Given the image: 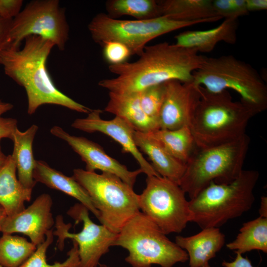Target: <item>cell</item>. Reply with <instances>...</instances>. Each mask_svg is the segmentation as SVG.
<instances>
[{"mask_svg": "<svg viewBox=\"0 0 267 267\" xmlns=\"http://www.w3.org/2000/svg\"><path fill=\"white\" fill-rule=\"evenodd\" d=\"M198 53L166 42L146 45L137 60L109 65V70L116 77L98 85L110 92L129 94L172 80L191 83L206 57Z\"/></svg>", "mask_w": 267, "mask_h": 267, "instance_id": "obj_1", "label": "cell"}, {"mask_svg": "<svg viewBox=\"0 0 267 267\" xmlns=\"http://www.w3.org/2000/svg\"><path fill=\"white\" fill-rule=\"evenodd\" d=\"M24 40L21 49L10 45L5 49L1 53L0 63L5 74L25 89L28 113L32 115L40 106L46 104L82 113L90 112L92 109L60 91L53 83L46 62L54 44L37 36L27 37Z\"/></svg>", "mask_w": 267, "mask_h": 267, "instance_id": "obj_2", "label": "cell"}, {"mask_svg": "<svg viewBox=\"0 0 267 267\" xmlns=\"http://www.w3.org/2000/svg\"><path fill=\"white\" fill-rule=\"evenodd\" d=\"M201 97L189 127L197 148L215 146L237 139L255 114L234 101L227 90L213 92L200 86Z\"/></svg>", "mask_w": 267, "mask_h": 267, "instance_id": "obj_3", "label": "cell"}, {"mask_svg": "<svg viewBox=\"0 0 267 267\" xmlns=\"http://www.w3.org/2000/svg\"><path fill=\"white\" fill-rule=\"evenodd\" d=\"M259 173L243 170L227 184L211 182L189 201L191 222L202 229L221 226L249 211L255 201L254 189Z\"/></svg>", "mask_w": 267, "mask_h": 267, "instance_id": "obj_4", "label": "cell"}, {"mask_svg": "<svg viewBox=\"0 0 267 267\" xmlns=\"http://www.w3.org/2000/svg\"><path fill=\"white\" fill-rule=\"evenodd\" d=\"M192 83L210 92L234 90L255 115L267 108V87L262 77L250 64L233 55L206 56L194 72Z\"/></svg>", "mask_w": 267, "mask_h": 267, "instance_id": "obj_5", "label": "cell"}, {"mask_svg": "<svg viewBox=\"0 0 267 267\" xmlns=\"http://www.w3.org/2000/svg\"><path fill=\"white\" fill-rule=\"evenodd\" d=\"M250 139L244 134L236 140L205 148H196L186 163L179 185L190 199L211 182L227 184L241 174Z\"/></svg>", "mask_w": 267, "mask_h": 267, "instance_id": "obj_6", "label": "cell"}, {"mask_svg": "<svg viewBox=\"0 0 267 267\" xmlns=\"http://www.w3.org/2000/svg\"><path fill=\"white\" fill-rule=\"evenodd\" d=\"M113 246L128 250L125 261L132 267H151L152 265L173 267L188 260L187 253L141 212L122 227Z\"/></svg>", "mask_w": 267, "mask_h": 267, "instance_id": "obj_7", "label": "cell"}, {"mask_svg": "<svg viewBox=\"0 0 267 267\" xmlns=\"http://www.w3.org/2000/svg\"><path fill=\"white\" fill-rule=\"evenodd\" d=\"M72 177L89 194L99 212L101 224L112 231L118 233L140 212L139 195L116 175L75 169Z\"/></svg>", "mask_w": 267, "mask_h": 267, "instance_id": "obj_8", "label": "cell"}, {"mask_svg": "<svg viewBox=\"0 0 267 267\" xmlns=\"http://www.w3.org/2000/svg\"><path fill=\"white\" fill-rule=\"evenodd\" d=\"M218 20L219 18L215 17L180 21L165 16L145 20H122L100 13L92 18L88 27L93 41L100 45L108 41L117 42L126 45L132 55L139 56L149 42L160 36L195 24Z\"/></svg>", "mask_w": 267, "mask_h": 267, "instance_id": "obj_9", "label": "cell"}, {"mask_svg": "<svg viewBox=\"0 0 267 267\" xmlns=\"http://www.w3.org/2000/svg\"><path fill=\"white\" fill-rule=\"evenodd\" d=\"M139 195V206L166 235L179 233L191 222L189 201L177 183L161 176H147Z\"/></svg>", "mask_w": 267, "mask_h": 267, "instance_id": "obj_10", "label": "cell"}, {"mask_svg": "<svg viewBox=\"0 0 267 267\" xmlns=\"http://www.w3.org/2000/svg\"><path fill=\"white\" fill-rule=\"evenodd\" d=\"M69 34L65 10L60 7L58 0H33L12 19L9 34L10 45L19 47L26 37L37 36L51 41L63 50Z\"/></svg>", "mask_w": 267, "mask_h": 267, "instance_id": "obj_11", "label": "cell"}, {"mask_svg": "<svg viewBox=\"0 0 267 267\" xmlns=\"http://www.w3.org/2000/svg\"><path fill=\"white\" fill-rule=\"evenodd\" d=\"M89 211L82 204H77L67 212L76 222H83V229L80 232H69L71 224H65L61 217L57 218L56 230L53 232V235L58 236L60 250L66 238L71 239L77 243L80 267H96L101 257L109 251L118 235L105 225L93 222L89 217Z\"/></svg>", "mask_w": 267, "mask_h": 267, "instance_id": "obj_12", "label": "cell"}, {"mask_svg": "<svg viewBox=\"0 0 267 267\" xmlns=\"http://www.w3.org/2000/svg\"><path fill=\"white\" fill-rule=\"evenodd\" d=\"M165 93L157 119L159 129L190 127L200 97V86L172 80L165 83Z\"/></svg>", "mask_w": 267, "mask_h": 267, "instance_id": "obj_13", "label": "cell"}, {"mask_svg": "<svg viewBox=\"0 0 267 267\" xmlns=\"http://www.w3.org/2000/svg\"><path fill=\"white\" fill-rule=\"evenodd\" d=\"M55 136L66 141L86 164V170L89 172L101 171L116 175L132 187L138 175L143 173L139 168L129 171L127 167L109 156L98 144L83 136L72 135L62 128L53 126L50 130Z\"/></svg>", "mask_w": 267, "mask_h": 267, "instance_id": "obj_14", "label": "cell"}, {"mask_svg": "<svg viewBox=\"0 0 267 267\" xmlns=\"http://www.w3.org/2000/svg\"><path fill=\"white\" fill-rule=\"evenodd\" d=\"M101 112L100 109H92L86 118L75 120L71 126L88 133L99 132L110 136L120 144L123 152L130 153L134 158L147 177L160 176L136 147L134 139L135 130L133 127L118 117L110 120H103L100 117Z\"/></svg>", "mask_w": 267, "mask_h": 267, "instance_id": "obj_15", "label": "cell"}, {"mask_svg": "<svg viewBox=\"0 0 267 267\" xmlns=\"http://www.w3.org/2000/svg\"><path fill=\"white\" fill-rule=\"evenodd\" d=\"M52 205V200L49 194L40 195L27 208L16 214L7 216L1 232L2 234L22 233L38 246L45 241L46 233L53 226Z\"/></svg>", "mask_w": 267, "mask_h": 267, "instance_id": "obj_16", "label": "cell"}, {"mask_svg": "<svg viewBox=\"0 0 267 267\" xmlns=\"http://www.w3.org/2000/svg\"><path fill=\"white\" fill-rule=\"evenodd\" d=\"M175 243L187 253L189 267H202L221 250L225 235L219 228H206L190 236H177Z\"/></svg>", "mask_w": 267, "mask_h": 267, "instance_id": "obj_17", "label": "cell"}, {"mask_svg": "<svg viewBox=\"0 0 267 267\" xmlns=\"http://www.w3.org/2000/svg\"><path fill=\"white\" fill-rule=\"evenodd\" d=\"M237 19H224L221 24L213 29L179 33L175 37V44L197 52H209L221 42L234 44L237 40Z\"/></svg>", "mask_w": 267, "mask_h": 267, "instance_id": "obj_18", "label": "cell"}, {"mask_svg": "<svg viewBox=\"0 0 267 267\" xmlns=\"http://www.w3.org/2000/svg\"><path fill=\"white\" fill-rule=\"evenodd\" d=\"M134 139L139 151L148 157L157 173L179 185L186 164L173 157L148 133L135 131Z\"/></svg>", "mask_w": 267, "mask_h": 267, "instance_id": "obj_19", "label": "cell"}, {"mask_svg": "<svg viewBox=\"0 0 267 267\" xmlns=\"http://www.w3.org/2000/svg\"><path fill=\"white\" fill-rule=\"evenodd\" d=\"M104 111L123 119L136 131L148 133L159 129L157 121L143 111L139 92L129 94L109 92V100Z\"/></svg>", "mask_w": 267, "mask_h": 267, "instance_id": "obj_20", "label": "cell"}, {"mask_svg": "<svg viewBox=\"0 0 267 267\" xmlns=\"http://www.w3.org/2000/svg\"><path fill=\"white\" fill-rule=\"evenodd\" d=\"M35 181L58 190L76 199L99 220V214L85 189L73 177L51 168L43 160H36L33 171Z\"/></svg>", "mask_w": 267, "mask_h": 267, "instance_id": "obj_21", "label": "cell"}, {"mask_svg": "<svg viewBox=\"0 0 267 267\" xmlns=\"http://www.w3.org/2000/svg\"><path fill=\"white\" fill-rule=\"evenodd\" d=\"M16 166L11 154L0 168V205L7 216L23 211L25 202L31 199L32 190L24 187L16 177Z\"/></svg>", "mask_w": 267, "mask_h": 267, "instance_id": "obj_22", "label": "cell"}, {"mask_svg": "<svg viewBox=\"0 0 267 267\" xmlns=\"http://www.w3.org/2000/svg\"><path fill=\"white\" fill-rule=\"evenodd\" d=\"M39 127L32 125L24 132L17 129L11 140L13 142L11 154L16 164L18 178L26 188L33 190L36 182L33 178L36 160L33 152V143Z\"/></svg>", "mask_w": 267, "mask_h": 267, "instance_id": "obj_23", "label": "cell"}, {"mask_svg": "<svg viewBox=\"0 0 267 267\" xmlns=\"http://www.w3.org/2000/svg\"><path fill=\"white\" fill-rule=\"evenodd\" d=\"M157 2L161 16L177 21H197L218 16L211 0H159Z\"/></svg>", "mask_w": 267, "mask_h": 267, "instance_id": "obj_24", "label": "cell"}, {"mask_svg": "<svg viewBox=\"0 0 267 267\" xmlns=\"http://www.w3.org/2000/svg\"><path fill=\"white\" fill-rule=\"evenodd\" d=\"M148 134L173 157L185 164L197 148L189 127L173 130L158 129Z\"/></svg>", "mask_w": 267, "mask_h": 267, "instance_id": "obj_25", "label": "cell"}, {"mask_svg": "<svg viewBox=\"0 0 267 267\" xmlns=\"http://www.w3.org/2000/svg\"><path fill=\"white\" fill-rule=\"evenodd\" d=\"M226 246L241 254L254 250L267 253V218L259 217L244 223L236 238Z\"/></svg>", "mask_w": 267, "mask_h": 267, "instance_id": "obj_26", "label": "cell"}, {"mask_svg": "<svg viewBox=\"0 0 267 267\" xmlns=\"http://www.w3.org/2000/svg\"><path fill=\"white\" fill-rule=\"evenodd\" d=\"M105 6L106 14L113 18L130 16L136 20H145L161 16L155 0H108Z\"/></svg>", "mask_w": 267, "mask_h": 267, "instance_id": "obj_27", "label": "cell"}, {"mask_svg": "<svg viewBox=\"0 0 267 267\" xmlns=\"http://www.w3.org/2000/svg\"><path fill=\"white\" fill-rule=\"evenodd\" d=\"M36 248L35 245L25 238L2 234L0 238V267H20Z\"/></svg>", "mask_w": 267, "mask_h": 267, "instance_id": "obj_28", "label": "cell"}, {"mask_svg": "<svg viewBox=\"0 0 267 267\" xmlns=\"http://www.w3.org/2000/svg\"><path fill=\"white\" fill-rule=\"evenodd\" d=\"M53 236L52 229L48 231L45 241L37 246L33 254L19 267H80L78 245L74 241L73 246L68 253V257L64 262H56L52 265L47 264L46 252L53 241Z\"/></svg>", "mask_w": 267, "mask_h": 267, "instance_id": "obj_29", "label": "cell"}, {"mask_svg": "<svg viewBox=\"0 0 267 267\" xmlns=\"http://www.w3.org/2000/svg\"><path fill=\"white\" fill-rule=\"evenodd\" d=\"M139 92L143 111L157 121L165 93V83L149 87Z\"/></svg>", "mask_w": 267, "mask_h": 267, "instance_id": "obj_30", "label": "cell"}, {"mask_svg": "<svg viewBox=\"0 0 267 267\" xmlns=\"http://www.w3.org/2000/svg\"><path fill=\"white\" fill-rule=\"evenodd\" d=\"M103 56L109 65H117L127 61L132 55L129 49L124 44L114 41H108L103 43Z\"/></svg>", "mask_w": 267, "mask_h": 267, "instance_id": "obj_31", "label": "cell"}, {"mask_svg": "<svg viewBox=\"0 0 267 267\" xmlns=\"http://www.w3.org/2000/svg\"><path fill=\"white\" fill-rule=\"evenodd\" d=\"M17 128V121L12 118L0 117V140L3 138L12 139Z\"/></svg>", "mask_w": 267, "mask_h": 267, "instance_id": "obj_32", "label": "cell"}, {"mask_svg": "<svg viewBox=\"0 0 267 267\" xmlns=\"http://www.w3.org/2000/svg\"><path fill=\"white\" fill-rule=\"evenodd\" d=\"M12 20L0 19V57L1 52L10 45L9 34Z\"/></svg>", "mask_w": 267, "mask_h": 267, "instance_id": "obj_33", "label": "cell"}, {"mask_svg": "<svg viewBox=\"0 0 267 267\" xmlns=\"http://www.w3.org/2000/svg\"><path fill=\"white\" fill-rule=\"evenodd\" d=\"M235 253L236 255L233 261L231 262L223 261L222 262V265L223 267H254L248 258L243 257L239 253Z\"/></svg>", "mask_w": 267, "mask_h": 267, "instance_id": "obj_34", "label": "cell"}, {"mask_svg": "<svg viewBox=\"0 0 267 267\" xmlns=\"http://www.w3.org/2000/svg\"><path fill=\"white\" fill-rule=\"evenodd\" d=\"M232 18L235 19L248 13L245 0H231Z\"/></svg>", "mask_w": 267, "mask_h": 267, "instance_id": "obj_35", "label": "cell"}, {"mask_svg": "<svg viewBox=\"0 0 267 267\" xmlns=\"http://www.w3.org/2000/svg\"><path fill=\"white\" fill-rule=\"evenodd\" d=\"M248 12L264 10L267 9V0H245Z\"/></svg>", "mask_w": 267, "mask_h": 267, "instance_id": "obj_36", "label": "cell"}, {"mask_svg": "<svg viewBox=\"0 0 267 267\" xmlns=\"http://www.w3.org/2000/svg\"><path fill=\"white\" fill-rule=\"evenodd\" d=\"M260 217L267 218V197L263 196L261 198L260 207L259 210Z\"/></svg>", "mask_w": 267, "mask_h": 267, "instance_id": "obj_37", "label": "cell"}, {"mask_svg": "<svg viewBox=\"0 0 267 267\" xmlns=\"http://www.w3.org/2000/svg\"><path fill=\"white\" fill-rule=\"evenodd\" d=\"M13 107L11 103L3 102L0 99V117L3 114L12 109Z\"/></svg>", "mask_w": 267, "mask_h": 267, "instance_id": "obj_38", "label": "cell"}, {"mask_svg": "<svg viewBox=\"0 0 267 267\" xmlns=\"http://www.w3.org/2000/svg\"><path fill=\"white\" fill-rule=\"evenodd\" d=\"M7 215L4 209L0 205V232H1L3 223Z\"/></svg>", "mask_w": 267, "mask_h": 267, "instance_id": "obj_39", "label": "cell"}, {"mask_svg": "<svg viewBox=\"0 0 267 267\" xmlns=\"http://www.w3.org/2000/svg\"><path fill=\"white\" fill-rule=\"evenodd\" d=\"M7 156H5L3 152L2 151L1 146L0 144V168L2 166V165L4 164L6 159Z\"/></svg>", "mask_w": 267, "mask_h": 267, "instance_id": "obj_40", "label": "cell"}, {"mask_svg": "<svg viewBox=\"0 0 267 267\" xmlns=\"http://www.w3.org/2000/svg\"><path fill=\"white\" fill-rule=\"evenodd\" d=\"M202 267H211L210 265H209V262L208 263H206L204 266H203Z\"/></svg>", "mask_w": 267, "mask_h": 267, "instance_id": "obj_41", "label": "cell"}, {"mask_svg": "<svg viewBox=\"0 0 267 267\" xmlns=\"http://www.w3.org/2000/svg\"><path fill=\"white\" fill-rule=\"evenodd\" d=\"M100 267H108L105 265H101V264H99Z\"/></svg>", "mask_w": 267, "mask_h": 267, "instance_id": "obj_42", "label": "cell"}, {"mask_svg": "<svg viewBox=\"0 0 267 267\" xmlns=\"http://www.w3.org/2000/svg\"><path fill=\"white\" fill-rule=\"evenodd\" d=\"M0 19H1V17H0Z\"/></svg>", "mask_w": 267, "mask_h": 267, "instance_id": "obj_43", "label": "cell"}]
</instances>
